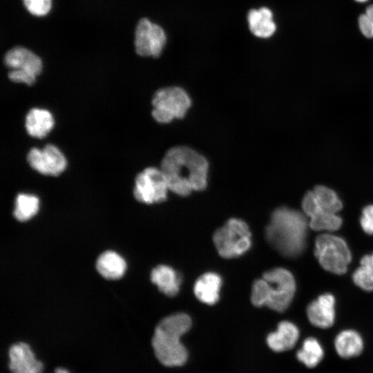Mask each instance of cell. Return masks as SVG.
Listing matches in <instances>:
<instances>
[{
	"label": "cell",
	"instance_id": "6da1fadb",
	"mask_svg": "<svg viewBox=\"0 0 373 373\" xmlns=\"http://www.w3.org/2000/svg\"><path fill=\"white\" fill-rule=\"evenodd\" d=\"M209 163L195 150L186 146L170 149L161 162L169 189L186 196L193 191L204 190L207 185Z\"/></svg>",
	"mask_w": 373,
	"mask_h": 373
},
{
	"label": "cell",
	"instance_id": "7a4b0ae2",
	"mask_svg": "<svg viewBox=\"0 0 373 373\" xmlns=\"http://www.w3.org/2000/svg\"><path fill=\"white\" fill-rule=\"evenodd\" d=\"M309 222L301 212L287 207L276 209L266 227L265 235L271 245L280 254L294 258L304 251Z\"/></svg>",
	"mask_w": 373,
	"mask_h": 373
},
{
	"label": "cell",
	"instance_id": "3957f363",
	"mask_svg": "<svg viewBox=\"0 0 373 373\" xmlns=\"http://www.w3.org/2000/svg\"><path fill=\"white\" fill-rule=\"evenodd\" d=\"M191 319L184 313L169 315L157 325L151 340L155 355L163 365L169 367L184 365L188 352L180 337L191 327Z\"/></svg>",
	"mask_w": 373,
	"mask_h": 373
},
{
	"label": "cell",
	"instance_id": "277c9868",
	"mask_svg": "<svg viewBox=\"0 0 373 373\" xmlns=\"http://www.w3.org/2000/svg\"><path fill=\"white\" fill-rule=\"evenodd\" d=\"M296 291V282L287 269L277 267L266 271L261 279L254 281L251 301L256 307L267 306L283 312L291 304Z\"/></svg>",
	"mask_w": 373,
	"mask_h": 373
},
{
	"label": "cell",
	"instance_id": "5b68a950",
	"mask_svg": "<svg viewBox=\"0 0 373 373\" xmlns=\"http://www.w3.org/2000/svg\"><path fill=\"white\" fill-rule=\"evenodd\" d=\"M213 240L221 257L233 258L248 251L251 245V234L245 221L231 218L216 231Z\"/></svg>",
	"mask_w": 373,
	"mask_h": 373
},
{
	"label": "cell",
	"instance_id": "8992f818",
	"mask_svg": "<svg viewBox=\"0 0 373 373\" xmlns=\"http://www.w3.org/2000/svg\"><path fill=\"white\" fill-rule=\"evenodd\" d=\"M314 255L325 270L335 274H345L352 260L345 241L330 233H323L316 238Z\"/></svg>",
	"mask_w": 373,
	"mask_h": 373
},
{
	"label": "cell",
	"instance_id": "52a82bcc",
	"mask_svg": "<svg viewBox=\"0 0 373 373\" xmlns=\"http://www.w3.org/2000/svg\"><path fill=\"white\" fill-rule=\"evenodd\" d=\"M191 104L186 92L180 87L172 86L159 89L152 99V116L160 123H169L182 118Z\"/></svg>",
	"mask_w": 373,
	"mask_h": 373
},
{
	"label": "cell",
	"instance_id": "ba28073f",
	"mask_svg": "<svg viewBox=\"0 0 373 373\" xmlns=\"http://www.w3.org/2000/svg\"><path fill=\"white\" fill-rule=\"evenodd\" d=\"M169 190L162 170L148 167L137 175L133 195L137 200L142 203H158L166 199Z\"/></svg>",
	"mask_w": 373,
	"mask_h": 373
},
{
	"label": "cell",
	"instance_id": "9c48e42d",
	"mask_svg": "<svg viewBox=\"0 0 373 373\" xmlns=\"http://www.w3.org/2000/svg\"><path fill=\"white\" fill-rule=\"evenodd\" d=\"M166 41L165 32L160 26L146 18H142L138 21L135 34V48L139 55L159 57Z\"/></svg>",
	"mask_w": 373,
	"mask_h": 373
},
{
	"label": "cell",
	"instance_id": "30bf717a",
	"mask_svg": "<svg viewBox=\"0 0 373 373\" xmlns=\"http://www.w3.org/2000/svg\"><path fill=\"white\" fill-rule=\"evenodd\" d=\"M30 166L37 172L48 175H58L66 166V160L55 145L47 144L44 149L32 148L27 155Z\"/></svg>",
	"mask_w": 373,
	"mask_h": 373
},
{
	"label": "cell",
	"instance_id": "8fae6325",
	"mask_svg": "<svg viewBox=\"0 0 373 373\" xmlns=\"http://www.w3.org/2000/svg\"><path fill=\"white\" fill-rule=\"evenodd\" d=\"M8 367L12 373H41L44 364L38 361L29 345L14 343L8 350Z\"/></svg>",
	"mask_w": 373,
	"mask_h": 373
},
{
	"label": "cell",
	"instance_id": "7c38bea8",
	"mask_svg": "<svg viewBox=\"0 0 373 373\" xmlns=\"http://www.w3.org/2000/svg\"><path fill=\"white\" fill-rule=\"evenodd\" d=\"M335 299L330 294H324L310 303L307 307L309 321L319 328L332 327L335 320Z\"/></svg>",
	"mask_w": 373,
	"mask_h": 373
},
{
	"label": "cell",
	"instance_id": "4fadbf2b",
	"mask_svg": "<svg viewBox=\"0 0 373 373\" xmlns=\"http://www.w3.org/2000/svg\"><path fill=\"white\" fill-rule=\"evenodd\" d=\"M4 63L11 70H22L35 77L40 74L43 66L37 55L21 46L8 50L4 57Z\"/></svg>",
	"mask_w": 373,
	"mask_h": 373
},
{
	"label": "cell",
	"instance_id": "5bb4252c",
	"mask_svg": "<svg viewBox=\"0 0 373 373\" xmlns=\"http://www.w3.org/2000/svg\"><path fill=\"white\" fill-rule=\"evenodd\" d=\"M299 329L291 322L284 321L279 323L276 331L267 336V344L275 352H283L293 348L299 338Z\"/></svg>",
	"mask_w": 373,
	"mask_h": 373
},
{
	"label": "cell",
	"instance_id": "9a60e30c",
	"mask_svg": "<svg viewBox=\"0 0 373 373\" xmlns=\"http://www.w3.org/2000/svg\"><path fill=\"white\" fill-rule=\"evenodd\" d=\"M222 285L220 276L213 272H207L200 276L193 287L194 294L202 303L213 305L219 299Z\"/></svg>",
	"mask_w": 373,
	"mask_h": 373
},
{
	"label": "cell",
	"instance_id": "2e32d148",
	"mask_svg": "<svg viewBox=\"0 0 373 373\" xmlns=\"http://www.w3.org/2000/svg\"><path fill=\"white\" fill-rule=\"evenodd\" d=\"M151 280L161 292L168 296H174L179 291L180 276L175 270L168 265H160L153 269Z\"/></svg>",
	"mask_w": 373,
	"mask_h": 373
},
{
	"label": "cell",
	"instance_id": "e0dca14e",
	"mask_svg": "<svg viewBox=\"0 0 373 373\" xmlns=\"http://www.w3.org/2000/svg\"><path fill=\"white\" fill-rule=\"evenodd\" d=\"M334 348L337 354L343 358H351L359 356L364 348L361 336L353 329L341 331L335 338Z\"/></svg>",
	"mask_w": 373,
	"mask_h": 373
},
{
	"label": "cell",
	"instance_id": "ac0fdd59",
	"mask_svg": "<svg viewBox=\"0 0 373 373\" xmlns=\"http://www.w3.org/2000/svg\"><path fill=\"white\" fill-rule=\"evenodd\" d=\"M247 19L250 31L258 37L268 38L276 30L272 12L266 7L249 10Z\"/></svg>",
	"mask_w": 373,
	"mask_h": 373
},
{
	"label": "cell",
	"instance_id": "d6986e66",
	"mask_svg": "<svg viewBox=\"0 0 373 373\" xmlns=\"http://www.w3.org/2000/svg\"><path fill=\"white\" fill-rule=\"evenodd\" d=\"M25 126L30 136L43 138L52 128L54 119L48 111L34 108L27 114Z\"/></svg>",
	"mask_w": 373,
	"mask_h": 373
},
{
	"label": "cell",
	"instance_id": "ffe728a7",
	"mask_svg": "<svg viewBox=\"0 0 373 373\" xmlns=\"http://www.w3.org/2000/svg\"><path fill=\"white\" fill-rule=\"evenodd\" d=\"M96 269L104 278L108 280H116L124 275L126 264L124 258L117 253L106 251L98 257L96 262Z\"/></svg>",
	"mask_w": 373,
	"mask_h": 373
},
{
	"label": "cell",
	"instance_id": "44dd1931",
	"mask_svg": "<svg viewBox=\"0 0 373 373\" xmlns=\"http://www.w3.org/2000/svg\"><path fill=\"white\" fill-rule=\"evenodd\" d=\"M324 355L323 347L314 337L307 338L296 352L298 361L308 368L316 367L323 360Z\"/></svg>",
	"mask_w": 373,
	"mask_h": 373
},
{
	"label": "cell",
	"instance_id": "7402d4cb",
	"mask_svg": "<svg viewBox=\"0 0 373 373\" xmlns=\"http://www.w3.org/2000/svg\"><path fill=\"white\" fill-rule=\"evenodd\" d=\"M308 218L309 227L314 231H336L342 224V219L336 213L327 212L321 209Z\"/></svg>",
	"mask_w": 373,
	"mask_h": 373
},
{
	"label": "cell",
	"instance_id": "603a6c76",
	"mask_svg": "<svg viewBox=\"0 0 373 373\" xmlns=\"http://www.w3.org/2000/svg\"><path fill=\"white\" fill-rule=\"evenodd\" d=\"M39 201L34 195L20 193L15 200L14 217L20 222L30 220L38 211Z\"/></svg>",
	"mask_w": 373,
	"mask_h": 373
},
{
	"label": "cell",
	"instance_id": "cb8c5ba5",
	"mask_svg": "<svg viewBox=\"0 0 373 373\" xmlns=\"http://www.w3.org/2000/svg\"><path fill=\"white\" fill-rule=\"evenodd\" d=\"M354 283L365 291H373V254L364 256L352 275Z\"/></svg>",
	"mask_w": 373,
	"mask_h": 373
},
{
	"label": "cell",
	"instance_id": "d4e9b609",
	"mask_svg": "<svg viewBox=\"0 0 373 373\" xmlns=\"http://www.w3.org/2000/svg\"><path fill=\"white\" fill-rule=\"evenodd\" d=\"M313 192L320 209L323 211L337 213L342 209V202L332 189L318 185L314 189Z\"/></svg>",
	"mask_w": 373,
	"mask_h": 373
},
{
	"label": "cell",
	"instance_id": "484cf974",
	"mask_svg": "<svg viewBox=\"0 0 373 373\" xmlns=\"http://www.w3.org/2000/svg\"><path fill=\"white\" fill-rule=\"evenodd\" d=\"M27 10L35 16H44L51 8V0H23Z\"/></svg>",
	"mask_w": 373,
	"mask_h": 373
},
{
	"label": "cell",
	"instance_id": "4316f807",
	"mask_svg": "<svg viewBox=\"0 0 373 373\" xmlns=\"http://www.w3.org/2000/svg\"><path fill=\"white\" fill-rule=\"evenodd\" d=\"M360 223L365 233L373 234V204L367 205L363 209Z\"/></svg>",
	"mask_w": 373,
	"mask_h": 373
},
{
	"label": "cell",
	"instance_id": "83f0119b",
	"mask_svg": "<svg viewBox=\"0 0 373 373\" xmlns=\"http://www.w3.org/2000/svg\"><path fill=\"white\" fill-rule=\"evenodd\" d=\"M8 77L12 82L27 85H32L36 79L35 76L19 70H11L8 73Z\"/></svg>",
	"mask_w": 373,
	"mask_h": 373
},
{
	"label": "cell",
	"instance_id": "f1b7e54d",
	"mask_svg": "<svg viewBox=\"0 0 373 373\" xmlns=\"http://www.w3.org/2000/svg\"><path fill=\"white\" fill-rule=\"evenodd\" d=\"M358 24L363 35L367 37H373V22L365 14L360 16Z\"/></svg>",
	"mask_w": 373,
	"mask_h": 373
},
{
	"label": "cell",
	"instance_id": "f546056e",
	"mask_svg": "<svg viewBox=\"0 0 373 373\" xmlns=\"http://www.w3.org/2000/svg\"><path fill=\"white\" fill-rule=\"evenodd\" d=\"M365 15L370 19V20L373 22V5L369 6L367 10Z\"/></svg>",
	"mask_w": 373,
	"mask_h": 373
},
{
	"label": "cell",
	"instance_id": "4dcf8cb0",
	"mask_svg": "<svg viewBox=\"0 0 373 373\" xmlns=\"http://www.w3.org/2000/svg\"><path fill=\"white\" fill-rule=\"evenodd\" d=\"M55 373H70L69 371L64 367H57L55 370Z\"/></svg>",
	"mask_w": 373,
	"mask_h": 373
},
{
	"label": "cell",
	"instance_id": "1f68e13d",
	"mask_svg": "<svg viewBox=\"0 0 373 373\" xmlns=\"http://www.w3.org/2000/svg\"><path fill=\"white\" fill-rule=\"evenodd\" d=\"M357 1H360V2H362V1H367V0H356Z\"/></svg>",
	"mask_w": 373,
	"mask_h": 373
}]
</instances>
